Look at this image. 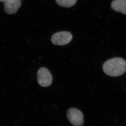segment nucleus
Here are the masks:
<instances>
[{
  "label": "nucleus",
  "instance_id": "obj_1",
  "mask_svg": "<svg viewBox=\"0 0 126 126\" xmlns=\"http://www.w3.org/2000/svg\"><path fill=\"white\" fill-rule=\"evenodd\" d=\"M105 74L111 77H118L126 71V61L121 58H114L109 60L103 65Z\"/></svg>",
  "mask_w": 126,
  "mask_h": 126
},
{
  "label": "nucleus",
  "instance_id": "obj_3",
  "mask_svg": "<svg viewBox=\"0 0 126 126\" xmlns=\"http://www.w3.org/2000/svg\"><path fill=\"white\" fill-rule=\"evenodd\" d=\"M37 80L41 86L45 87H49L52 82V76L47 69L41 67L37 72Z\"/></svg>",
  "mask_w": 126,
  "mask_h": 126
},
{
  "label": "nucleus",
  "instance_id": "obj_6",
  "mask_svg": "<svg viewBox=\"0 0 126 126\" xmlns=\"http://www.w3.org/2000/svg\"><path fill=\"white\" fill-rule=\"evenodd\" d=\"M111 7L114 11L126 14V0H113Z\"/></svg>",
  "mask_w": 126,
  "mask_h": 126
},
{
  "label": "nucleus",
  "instance_id": "obj_4",
  "mask_svg": "<svg viewBox=\"0 0 126 126\" xmlns=\"http://www.w3.org/2000/svg\"><path fill=\"white\" fill-rule=\"evenodd\" d=\"M67 117L74 126H81L83 124V115L81 111L77 109H69L67 111Z\"/></svg>",
  "mask_w": 126,
  "mask_h": 126
},
{
  "label": "nucleus",
  "instance_id": "obj_2",
  "mask_svg": "<svg viewBox=\"0 0 126 126\" xmlns=\"http://www.w3.org/2000/svg\"><path fill=\"white\" fill-rule=\"evenodd\" d=\"M72 39L71 33L63 31L57 32L53 35L51 38L52 43L55 45L63 46L69 43Z\"/></svg>",
  "mask_w": 126,
  "mask_h": 126
},
{
  "label": "nucleus",
  "instance_id": "obj_5",
  "mask_svg": "<svg viewBox=\"0 0 126 126\" xmlns=\"http://www.w3.org/2000/svg\"><path fill=\"white\" fill-rule=\"evenodd\" d=\"M4 3V10L6 13L13 14L16 13L21 6V0H0Z\"/></svg>",
  "mask_w": 126,
  "mask_h": 126
},
{
  "label": "nucleus",
  "instance_id": "obj_7",
  "mask_svg": "<svg viewBox=\"0 0 126 126\" xmlns=\"http://www.w3.org/2000/svg\"><path fill=\"white\" fill-rule=\"evenodd\" d=\"M77 0H56L57 4L62 7L69 8L75 5Z\"/></svg>",
  "mask_w": 126,
  "mask_h": 126
}]
</instances>
